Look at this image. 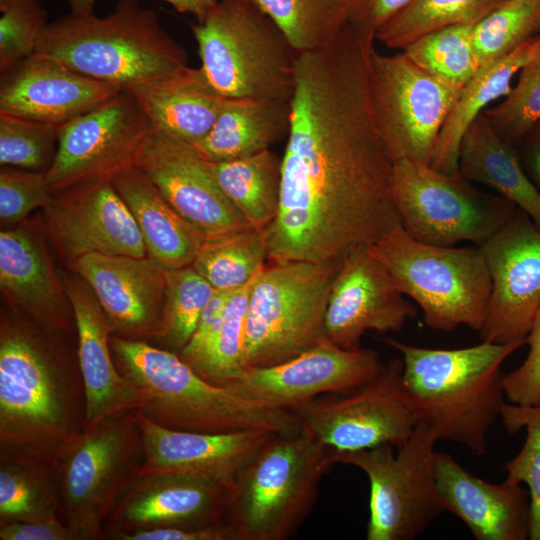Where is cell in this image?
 Returning a JSON list of instances; mask_svg holds the SVG:
<instances>
[{"label":"cell","instance_id":"13","mask_svg":"<svg viewBox=\"0 0 540 540\" xmlns=\"http://www.w3.org/2000/svg\"><path fill=\"white\" fill-rule=\"evenodd\" d=\"M370 101L383 146L392 160L430 164L440 131L461 95L425 72L402 51L371 52Z\"/></svg>","mask_w":540,"mask_h":540},{"label":"cell","instance_id":"17","mask_svg":"<svg viewBox=\"0 0 540 540\" xmlns=\"http://www.w3.org/2000/svg\"><path fill=\"white\" fill-rule=\"evenodd\" d=\"M384 365L374 350L343 349L325 337L285 362L244 368L227 386L253 402L293 411L325 394L345 393L364 385Z\"/></svg>","mask_w":540,"mask_h":540},{"label":"cell","instance_id":"21","mask_svg":"<svg viewBox=\"0 0 540 540\" xmlns=\"http://www.w3.org/2000/svg\"><path fill=\"white\" fill-rule=\"evenodd\" d=\"M70 268L92 288L111 335L125 339H159L163 328L165 269L148 256L91 253Z\"/></svg>","mask_w":540,"mask_h":540},{"label":"cell","instance_id":"23","mask_svg":"<svg viewBox=\"0 0 540 540\" xmlns=\"http://www.w3.org/2000/svg\"><path fill=\"white\" fill-rule=\"evenodd\" d=\"M121 91L35 52L1 73L0 113L62 125Z\"/></svg>","mask_w":540,"mask_h":540},{"label":"cell","instance_id":"30","mask_svg":"<svg viewBox=\"0 0 540 540\" xmlns=\"http://www.w3.org/2000/svg\"><path fill=\"white\" fill-rule=\"evenodd\" d=\"M458 174L496 191L540 229V194L526 175L516 149L497 133L483 113L462 137Z\"/></svg>","mask_w":540,"mask_h":540},{"label":"cell","instance_id":"28","mask_svg":"<svg viewBox=\"0 0 540 540\" xmlns=\"http://www.w3.org/2000/svg\"><path fill=\"white\" fill-rule=\"evenodd\" d=\"M129 92L154 132L190 145L209 132L226 100L200 67L189 66Z\"/></svg>","mask_w":540,"mask_h":540},{"label":"cell","instance_id":"5","mask_svg":"<svg viewBox=\"0 0 540 540\" xmlns=\"http://www.w3.org/2000/svg\"><path fill=\"white\" fill-rule=\"evenodd\" d=\"M35 52L122 91L188 66L185 50L157 13L137 0H118L104 17L70 13L47 24Z\"/></svg>","mask_w":540,"mask_h":540},{"label":"cell","instance_id":"35","mask_svg":"<svg viewBox=\"0 0 540 540\" xmlns=\"http://www.w3.org/2000/svg\"><path fill=\"white\" fill-rule=\"evenodd\" d=\"M506 0H411L376 33L388 49L403 50L418 38L453 25L475 26Z\"/></svg>","mask_w":540,"mask_h":540},{"label":"cell","instance_id":"27","mask_svg":"<svg viewBox=\"0 0 540 540\" xmlns=\"http://www.w3.org/2000/svg\"><path fill=\"white\" fill-rule=\"evenodd\" d=\"M434 463L444 510L460 518L477 540L529 539L530 496L522 484L486 482L444 452H435Z\"/></svg>","mask_w":540,"mask_h":540},{"label":"cell","instance_id":"18","mask_svg":"<svg viewBox=\"0 0 540 540\" xmlns=\"http://www.w3.org/2000/svg\"><path fill=\"white\" fill-rule=\"evenodd\" d=\"M46 233L70 266L91 254L146 257V248L112 180L80 183L53 195L43 209Z\"/></svg>","mask_w":540,"mask_h":540},{"label":"cell","instance_id":"33","mask_svg":"<svg viewBox=\"0 0 540 540\" xmlns=\"http://www.w3.org/2000/svg\"><path fill=\"white\" fill-rule=\"evenodd\" d=\"M61 519L52 464L0 443V523Z\"/></svg>","mask_w":540,"mask_h":540},{"label":"cell","instance_id":"32","mask_svg":"<svg viewBox=\"0 0 540 540\" xmlns=\"http://www.w3.org/2000/svg\"><path fill=\"white\" fill-rule=\"evenodd\" d=\"M539 58L540 35L481 69L462 89L440 131L429 165L445 174H456L460 144L467 128L490 103L509 94L517 72Z\"/></svg>","mask_w":540,"mask_h":540},{"label":"cell","instance_id":"2","mask_svg":"<svg viewBox=\"0 0 540 540\" xmlns=\"http://www.w3.org/2000/svg\"><path fill=\"white\" fill-rule=\"evenodd\" d=\"M71 334L14 306L2 309L0 443L52 462L86 426V392Z\"/></svg>","mask_w":540,"mask_h":540},{"label":"cell","instance_id":"36","mask_svg":"<svg viewBox=\"0 0 540 540\" xmlns=\"http://www.w3.org/2000/svg\"><path fill=\"white\" fill-rule=\"evenodd\" d=\"M268 260L265 230L253 227L206 239L192 267L216 290H235L251 281Z\"/></svg>","mask_w":540,"mask_h":540},{"label":"cell","instance_id":"20","mask_svg":"<svg viewBox=\"0 0 540 540\" xmlns=\"http://www.w3.org/2000/svg\"><path fill=\"white\" fill-rule=\"evenodd\" d=\"M387 269L369 252L356 250L340 264L329 294L325 336L347 350L358 349L366 331L399 332L416 316Z\"/></svg>","mask_w":540,"mask_h":540},{"label":"cell","instance_id":"9","mask_svg":"<svg viewBox=\"0 0 540 540\" xmlns=\"http://www.w3.org/2000/svg\"><path fill=\"white\" fill-rule=\"evenodd\" d=\"M369 252L398 289L419 305L429 328L452 331L465 325L481 329L492 284L480 246L423 243L400 225L371 245Z\"/></svg>","mask_w":540,"mask_h":540},{"label":"cell","instance_id":"8","mask_svg":"<svg viewBox=\"0 0 540 540\" xmlns=\"http://www.w3.org/2000/svg\"><path fill=\"white\" fill-rule=\"evenodd\" d=\"M191 29L200 68L223 97L290 102L297 52L254 0H220Z\"/></svg>","mask_w":540,"mask_h":540},{"label":"cell","instance_id":"50","mask_svg":"<svg viewBox=\"0 0 540 540\" xmlns=\"http://www.w3.org/2000/svg\"><path fill=\"white\" fill-rule=\"evenodd\" d=\"M114 540H237L226 522L204 527H181L141 530L118 535Z\"/></svg>","mask_w":540,"mask_h":540},{"label":"cell","instance_id":"15","mask_svg":"<svg viewBox=\"0 0 540 540\" xmlns=\"http://www.w3.org/2000/svg\"><path fill=\"white\" fill-rule=\"evenodd\" d=\"M152 132L134 95L121 91L60 125L54 160L46 172L52 195L80 183L112 180L135 165Z\"/></svg>","mask_w":540,"mask_h":540},{"label":"cell","instance_id":"53","mask_svg":"<svg viewBox=\"0 0 540 540\" xmlns=\"http://www.w3.org/2000/svg\"><path fill=\"white\" fill-rule=\"evenodd\" d=\"M180 13L193 15L197 22L202 21L220 0H163Z\"/></svg>","mask_w":540,"mask_h":540},{"label":"cell","instance_id":"25","mask_svg":"<svg viewBox=\"0 0 540 540\" xmlns=\"http://www.w3.org/2000/svg\"><path fill=\"white\" fill-rule=\"evenodd\" d=\"M0 288L9 305L48 327L76 333L63 280L36 224L23 221L1 231Z\"/></svg>","mask_w":540,"mask_h":540},{"label":"cell","instance_id":"44","mask_svg":"<svg viewBox=\"0 0 540 540\" xmlns=\"http://www.w3.org/2000/svg\"><path fill=\"white\" fill-rule=\"evenodd\" d=\"M497 133L514 148L540 121V58L520 70L505 99L482 112Z\"/></svg>","mask_w":540,"mask_h":540},{"label":"cell","instance_id":"12","mask_svg":"<svg viewBox=\"0 0 540 540\" xmlns=\"http://www.w3.org/2000/svg\"><path fill=\"white\" fill-rule=\"evenodd\" d=\"M437 441L420 421L396 454L390 444L335 452V463L355 466L369 480L367 540H413L445 511L435 475Z\"/></svg>","mask_w":540,"mask_h":540},{"label":"cell","instance_id":"22","mask_svg":"<svg viewBox=\"0 0 540 540\" xmlns=\"http://www.w3.org/2000/svg\"><path fill=\"white\" fill-rule=\"evenodd\" d=\"M144 446L140 475L195 478L226 490L276 434L266 430L224 433L181 431L158 425L138 411Z\"/></svg>","mask_w":540,"mask_h":540},{"label":"cell","instance_id":"29","mask_svg":"<svg viewBox=\"0 0 540 540\" xmlns=\"http://www.w3.org/2000/svg\"><path fill=\"white\" fill-rule=\"evenodd\" d=\"M141 233L147 256L165 270L192 265L206 237L180 216L136 165L112 178Z\"/></svg>","mask_w":540,"mask_h":540},{"label":"cell","instance_id":"45","mask_svg":"<svg viewBox=\"0 0 540 540\" xmlns=\"http://www.w3.org/2000/svg\"><path fill=\"white\" fill-rule=\"evenodd\" d=\"M43 0H0V71L6 72L35 53L47 26Z\"/></svg>","mask_w":540,"mask_h":540},{"label":"cell","instance_id":"34","mask_svg":"<svg viewBox=\"0 0 540 540\" xmlns=\"http://www.w3.org/2000/svg\"><path fill=\"white\" fill-rule=\"evenodd\" d=\"M209 163L219 186L250 226L265 230L279 211L281 158L267 149L239 159Z\"/></svg>","mask_w":540,"mask_h":540},{"label":"cell","instance_id":"26","mask_svg":"<svg viewBox=\"0 0 540 540\" xmlns=\"http://www.w3.org/2000/svg\"><path fill=\"white\" fill-rule=\"evenodd\" d=\"M76 325L77 352L86 392V425L142 406L137 388L116 368L105 313L89 284L77 273L61 274Z\"/></svg>","mask_w":540,"mask_h":540},{"label":"cell","instance_id":"1","mask_svg":"<svg viewBox=\"0 0 540 540\" xmlns=\"http://www.w3.org/2000/svg\"><path fill=\"white\" fill-rule=\"evenodd\" d=\"M374 43L347 23L296 54L280 206L265 229L270 262L340 264L401 225L371 109Z\"/></svg>","mask_w":540,"mask_h":540},{"label":"cell","instance_id":"6","mask_svg":"<svg viewBox=\"0 0 540 540\" xmlns=\"http://www.w3.org/2000/svg\"><path fill=\"white\" fill-rule=\"evenodd\" d=\"M335 451L301 427L275 434L226 490L224 520L237 540L294 537L318 497Z\"/></svg>","mask_w":540,"mask_h":540},{"label":"cell","instance_id":"49","mask_svg":"<svg viewBox=\"0 0 540 540\" xmlns=\"http://www.w3.org/2000/svg\"><path fill=\"white\" fill-rule=\"evenodd\" d=\"M411 0H346L347 22L375 39L378 30Z\"/></svg>","mask_w":540,"mask_h":540},{"label":"cell","instance_id":"4","mask_svg":"<svg viewBox=\"0 0 540 540\" xmlns=\"http://www.w3.org/2000/svg\"><path fill=\"white\" fill-rule=\"evenodd\" d=\"M110 348L117 370L142 397L140 412L158 425L205 433L266 430L294 435L301 430L294 411L253 402L231 387L213 384L178 353L114 335Z\"/></svg>","mask_w":540,"mask_h":540},{"label":"cell","instance_id":"11","mask_svg":"<svg viewBox=\"0 0 540 540\" xmlns=\"http://www.w3.org/2000/svg\"><path fill=\"white\" fill-rule=\"evenodd\" d=\"M390 197L401 225L414 239L451 247L489 240L518 209L500 195L478 190L456 174L410 159L393 162Z\"/></svg>","mask_w":540,"mask_h":540},{"label":"cell","instance_id":"51","mask_svg":"<svg viewBox=\"0 0 540 540\" xmlns=\"http://www.w3.org/2000/svg\"><path fill=\"white\" fill-rule=\"evenodd\" d=\"M0 540H76L61 520L0 523Z\"/></svg>","mask_w":540,"mask_h":540},{"label":"cell","instance_id":"52","mask_svg":"<svg viewBox=\"0 0 540 540\" xmlns=\"http://www.w3.org/2000/svg\"><path fill=\"white\" fill-rule=\"evenodd\" d=\"M519 161L540 194V121L515 147Z\"/></svg>","mask_w":540,"mask_h":540},{"label":"cell","instance_id":"19","mask_svg":"<svg viewBox=\"0 0 540 540\" xmlns=\"http://www.w3.org/2000/svg\"><path fill=\"white\" fill-rule=\"evenodd\" d=\"M135 165L206 239L251 227L219 186L210 163L190 144L152 130Z\"/></svg>","mask_w":540,"mask_h":540},{"label":"cell","instance_id":"54","mask_svg":"<svg viewBox=\"0 0 540 540\" xmlns=\"http://www.w3.org/2000/svg\"><path fill=\"white\" fill-rule=\"evenodd\" d=\"M96 0H68L71 13L77 15H86L94 13V5Z\"/></svg>","mask_w":540,"mask_h":540},{"label":"cell","instance_id":"10","mask_svg":"<svg viewBox=\"0 0 540 540\" xmlns=\"http://www.w3.org/2000/svg\"><path fill=\"white\" fill-rule=\"evenodd\" d=\"M340 264L288 261L265 265L249 297L244 368L285 362L326 337L328 299Z\"/></svg>","mask_w":540,"mask_h":540},{"label":"cell","instance_id":"48","mask_svg":"<svg viewBox=\"0 0 540 540\" xmlns=\"http://www.w3.org/2000/svg\"><path fill=\"white\" fill-rule=\"evenodd\" d=\"M234 290H216L204 307L195 331L178 353L194 370L201 365L220 328L225 306Z\"/></svg>","mask_w":540,"mask_h":540},{"label":"cell","instance_id":"43","mask_svg":"<svg viewBox=\"0 0 540 540\" xmlns=\"http://www.w3.org/2000/svg\"><path fill=\"white\" fill-rule=\"evenodd\" d=\"M60 125L0 113V164L47 172L58 146Z\"/></svg>","mask_w":540,"mask_h":540},{"label":"cell","instance_id":"46","mask_svg":"<svg viewBox=\"0 0 540 540\" xmlns=\"http://www.w3.org/2000/svg\"><path fill=\"white\" fill-rule=\"evenodd\" d=\"M53 195L46 172L4 167L0 172V220L5 226L18 225L37 208H44Z\"/></svg>","mask_w":540,"mask_h":540},{"label":"cell","instance_id":"37","mask_svg":"<svg viewBox=\"0 0 540 540\" xmlns=\"http://www.w3.org/2000/svg\"><path fill=\"white\" fill-rule=\"evenodd\" d=\"M296 52L318 48L347 22L346 0H254Z\"/></svg>","mask_w":540,"mask_h":540},{"label":"cell","instance_id":"7","mask_svg":"<svg viewBox=\"0 0 540 540\" xmlns=\"http://www.w3.org/2000/svg\"><path fill=\"white\" fill-rule=\"evenodd\" d=\"M139 408L86 425L51 464L61 520L76 540H103L109 517L140 475L144 446Z\"/></svg>","mask_w":540,"mask_h":540},{"label":"cell","instance_id":"31","mask_svg":"<svg viewBox=\"0 0 540 540\" xmlns=\"http://www.w3.org/2000/svg\"><path fill=\"white\" fill-rule=\"evenodd\" d=\"M290 102L228 99L209 132L191 146L206 161L247 157L287 136Z\"/></svg>","mask_w":540,"mask_h":540},{"label":"cell","instance_id":"16","mask_svg":"<svg viewBox=\"0 0 540 540\" xmlns=\"http://www.w3.org/2000/svg\"><path fill=\"white\" fill-rule=\"evenodd\" d=\"M491 277L482 342L527 341L540 306V229L520 209L480 246Z\"/></svg>","mask_w":540,"mask_h":540},{"label":"cell","instance_id":"42","mask_svg":"<svg viewBox=\"0 0 540 540\" xmlns=\"http://www.w3.org/2000/svg\"><path fill=\"white\" fill-rule=\"evenodd\" d=\"M255 277L232 292L216 338L205 359L195 370L213 384L227 386L244 369L246 319Z\"/></svg>","mask_w":540,"mask_h":540},{"label":"cell","instance_id":"24","mask_svg":"<svg viewBox=\"0 0 540 540\" xmlns=\"http://www.w3.org/2000/svg\"><path fill=\"white\" fill-rule=\"evenodd\" d=\"M226 489L171 474L139 475L104 527L105 539L141 530L204 527L224 520Z\"/></svg>","mask_w":540,"mask_h":540},{"label":"cell","instance_id":"14","mask_svg":"<svg viewBox=\"0 0 540 540\" xmlns=\"http://www.w3.org/2000/svg\"><path fill=\"white\" fill-rule=\"evenodd\" d=\"M402 372V358H394L364 385L317 397L293 411L301 427L336 453L383 444L398 447L420 422L403 385Z\"/></svg>","mask_w":540,"mask_h":540},{"label":"cell","instance_id":"47","mask_svg":"<svg viewBox=\"0 0 540 540\" xmlns=\"http://www.w3.org/2000/svg\"><path fill=\"white\" fill-rule=\"evenodd\" d=\"M529 352L524 362L505 374L506 398L523 406L540 405V306L527 337Z\"/></svg>","mask_w":540,"mask_h":540},{"label":"cell","instance_id":"40","mask_svg":"<svg viewBox=\"0 0 540 540\" xmlns=\"http://www.w3.org/2000/svg\"><path fill=\"white\" fill-rule=\"evenodd\" d=\"M165 305L159 341L179 353L189 342L214 287L191 265L165 271Z\"/></svg>","mask_w":540,"mask_h":540},{"label":"cell","instance_id":"41","mask_svg":"<svg viewBox=\"0 0 540 540\" xmlns=\"http://www.w3.org/2000/svg\"><path fill=\"white\" fill-rule=\"evenodd\" d=\"M500 416L510 434L526 429L522 449L504 466L505 480L527 485L530 496L529 539L540 540V405L506 403Z\"/></svg>","mask_w":540,"mask_h":540},{"label":"cell","instance_id":"38","mask_svg":"<svg viewBox=\"0 0 540 540\" xmlns=\"http://www.w3.org/2000/svg\"><path fill=\"white\" fill-rule=\"evenodd\" d=\"M472 25H453L428 33L402 50L431 76L463 89L479 72Z\"/></svg>","mask_w":540,"mask_h":540},{"label":"cell","instance_id":"3","mask_svg":"<svg viewBox=\"0 0 540 540\" xmlns=\"http://www.w3.org/2000/svg\"><path fill=\"white\" fill-rule=\"evenodd\" d=\"M380 340L401 354L403 385L420 421L438 440L484 455L489 431L506 404L501 366L527 341L432 349L391 337Z\"/></svg>","mask_w":540,"mask_h":540},{"label":"cell","instance_id":"39","mask_svg":"<svg viewBox=\"0 0 540 540\" xmlns=\"http://www.w3.org/2000/svg\"><path fill=\"white\" fill-rule=\"evenodd\" d=\"M538 35L540 0H506L473 28L480 70Z\"/></svg>","mask_w":540,"mask_h":540}]
</instances>
